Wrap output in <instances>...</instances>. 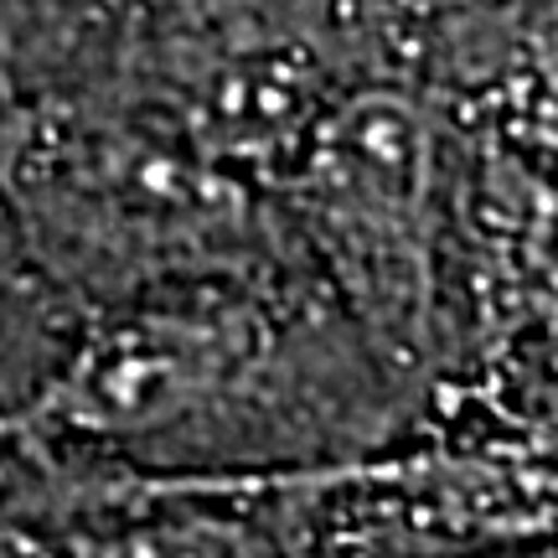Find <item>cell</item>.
<instances>
[{
    "mask_svg": "<svg viewBox=\"0 0 558 558\" xmlns=\"http://www.w3.org/2000/svg\"><path fill=\"white\" fill-rule=\"evenodd\" d=\"M476 222L512 311L497 347L518 362L507 393L522 399L518 424H548L558 418V177L533 166L492 171Z\"/></svg>",
    "mask_w": 558,
    "mask_h": 558,
    "instance_id": "5b68a950",
    "label": "cell"
},
{
    "mask_svg": "<svg viewBox=\"0 0 558 558\" xmlns=\"http://www.w3.org/2000/svg\"><path fill=\"white\" fill-rule=\"evenodd\" d=\"M78 337V331H73ZM73 337H58L52 320L41 316L16 284L0 279V501L16 486V435L21 418L32 414L41 388L62 367Z\"/></svg>",
    "mask_w": 558,
    "mask_h": 558,
    "instance_id": "8992f818",
    "label": "cell"
},
{
    "mask_svg": "<svg viewBox=\"0 0 558 558\" xmlns=\"http://www.w3.org/2000/svg\"><path fill=\"white\" fill-rule=\"evenodd\" d=\"M429 399L362 331L326 337L243 279H207L83 326L16 435L0 518L32 522L88 486H239L403 450Z\"/></svg>",
    "mask_w": 558,
    "mask_h": 558,
    "instance_id": "6da1fadb",
    "label": "cell"
},
{
    "mask_svg": "<svg viewBox=\"0 0 558 558\" xmlns=\"http://www.w3.org/2000/svg\"><path fill=\"white\" fill-rule=\"evenodd\" d=\"M32 533L52 558H320L290 476L239 486H88Z\"/></svg>",
    "mask_w": 558,
    "mask_h": 558,
    "instance_id": "277c9868",
    "label": "cell"
},
{
    "mask_svg": "<svg viewBox=\"0 0 558 558\" xmlns=\"http://www.w3.org/2000/svg\"><path fill=\"white\" fill-rule=\"evenodd\" d=\"M284 181L337 305L435 403L460 367V181L445 124L414 94L367 88L320 114Z\"/></svg>",
    "mask_w": 558,
    "mask_h": 558,
    "instance_id": "7a4b0ae2",
    "label": "cell"
},
{
    "mask_svg": "<svg viewBox=\"0 0 558 558\" xmlns=\"http://www.w3.org/2000/svg\"><path fill=\"white\" fill-rule=\"evenodd\" d=\"M32 207L88 279L124 300L207 284L243 228L239 197L213 177L140 145H73L32 181ZM114 300V305H124Z\"/></svg>",
    "mask_w": 558,
    "mask_h": 558,
    "instance_id": "3957f363",
    "label": "cell"
},
{
    "mask_svg": "<svg viewBox=\"0 0 558 558\" xmlns=\"http://www.w3.org/2000/svg\"><path fill=\"white\" fill-rule=\"evenodd\" d=\"M0 558H52L47 538L32 533V527H21V522L0 518Z\"/></svg>",
    "mask_w": 558,
    "mask_h": 558,
    "instance_id": "52a82bcc",
    "label": "cell"
}]
</instances>
